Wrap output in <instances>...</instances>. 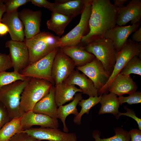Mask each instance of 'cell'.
I'll return each instance as SVG.
<instances>
[{"instance_id":"28","label":"cell","mask_w":141,"mask_h":141,"mask_svg":"<svg viewBox=\"0 0 141 141\" xmlns=\"http://www.w3.org/2000/svg\"><path fill=\"white\" fill-rule=\"evenodd\" d=\"M101 96L102 95L99 96L89 97L87 99H82L79 101L78 104L81 107V109L78 115L74 118V123L78 125H81L82 116L85 113L89 114L90 109L99 103Z\"/></svg>"},{"instance_id":"5","label":"cell","mask_w":141,"mask_h":141,"mask_svg":"<svg viewBox=\"0 0 141 141\" xmlns=\"http://www.w3.org/2000/svg\"><path fill=\"white\" fill-rule=\"evenodd\" d=\"M84 48L87 52L93 54L101 62L105 71L110 76L115 63L117 53L112 42L103 38L91 42Z\"/></svg>"},{"instance_id":"27","label":"cell","mask_w":141,"mask_h":141,"mask_svg":"<svg viewBox=\"0 0 141 141\" xmlns=\"http://www.w3.org/2000/svg\"><path fill=\"white\" fill-rule=\"evenodd\" d=\"M21 117L15 118L6 123L0 129V141H8L16 133L22 131Z\"/></svg>"},{"instance_id":"38","label":"cell","mask_w":141,"mask_h":141,"mask_svg":"<svg viewBox=\"0 0 141 141\" xmlns=\"http://www.w3.org/2000/svg\"><path fill=\"white\" fill-rule=\"evenodd\" d=\"M33 5L40 7H44L49 10L52 3L49 2L46 0H30Z\"/></svg>"},{"instance_id":"21","label":"cell","mask_w":141,"mask_h":141,"mask_svg":"<svg viewBox=\"0 0 141 141\" xmlns=\"http://www.w3.org/2000/svg\"><path fill=\"white\" fill-rule=\"evenodd\" d=\"M57 107L55 99V86H52L48 93L35 104L32 111L57 119Z\"/></svg>"},{"instance_id":"3","label":"cell","mask_w":141,"mask_h":141,"mask_svg":"<svg viewBox=\"0 0 141 141\" xmlns=\"http://www.w3.org/2000/svg\"><path fill=\"white\" fill-rule=\"evenodd\" d=\"M60 37L49 32H43L24 42L29 54V64L43 58L58 47Z\"/></svg>"},{"instance_id":"22","label":"cell","mask_w":141,"mask_h":141,"mask_svg":"<svg viewBox=\"0 0 141 141\" xmlns=\"http://www.w3.org/2000/svg\"><path fill=\"white\" fill-rule=\"evenodd\" d=\"M61 48L63 52L73 60L76 67L84 66L91 61L95 57L93 54L87 52L84 46L80 44Z\"/></svg>"},{"instance_id":"14","label":"cell","mask_w":141,"mask_h":141,"mask_svg":"<svg viewBox=\"0 0 141 141\" xmlns=\"http://www.w3.org/2000/svg\"><path fill=\"white\" fill-rule=\"evenodd\" d=\"M18 15L24 26L25 39H31L41 32L40 26L42 15L41 11H33L24 9L19 12Z\"/></svg>"},{"instance_id":"37","label":"cell","mask_w":141,"mask_h":141,"mask_svg":"<svg viewBox=\"0 0 141 141\" xmlns=\"http://www.w3.org/2000/svg\"><path fill=\"white\" fill-rule=\"evenodd\" d=\"M11 120L6 108L0 102V129L6 123Z\"/></svg>"},{"instance_id":"16","label":"cell","mask_w":141,"mask_h":141,"mask_svg":"<svg viewBox=\"0 0 141 141\" xmlns=\"http://www.w3.org/2000/svg\"><path fill=\"white\" fill-rule=\"evenodd\" d=\"M21 123L23 131L35 125L55 129H58L59 127L57 119L44 114L35 113L32 111L25 113L22 115Z\"/></svg>"},{"instance_id":"6","label":"cell","mask_w":141,"mask_h":141,"mask_svg":"<svg viewBox=\"0 0 141 141\" xmlns=\"http://www.w3.org/2000/svg\"><path fill=\"white\" fill-rule=\"evenodd\" d=\"M92 1L86 0L79 23L68 33L60 38L58 47L61 48L79 44L82 38L89 33V20L91 12Z\"/></svg>"},{"instance_id":"10","label":"cell","mask_w":141,"mask_h":141,"mask_svg":"<svg viewBox=\"0 0 141 141\" xmlns=\"http://www.w3.org/2000/svg\"><path fill=\"white\" fill-rule=\"evenodd\" d=\"M9 50V56L14 71L20 73L29 64V54L27 48L24 42L9 40L5 43Z\"/></svg>"},{"instance_id":"8","label":"cell","mask_w":141,"mask_h":141,"mask_svg":"<svg viewBox=\"0 0 141 141\" xmlns=\"http://www.w3.org/2000/svg\"><path fill=\"white\" fill-rule=\"evenodd\" d=\"M59 47L48 55L28 66L20 73L26 77L42 79L50 82L54 86V82L51 76L53 62Z\"/></svg>"},{"instance_id":"12","label":"cell","mask_w":141,"mask_h":141,"mask_svg":"<svg viewBox=\"0 0 141 141\" xmlns=\"http://www.w3.org/2000/svg\"><path fill=\"white\" fill-rule=\"evenodd\" d=\"M34 138L49 141H77L75 133H68L59 129L49 128L31 127L22 131Z\"/></svg>"},{"instance_id":"40","label":"cell","mask_w":141,"mask_h":141,"mask_svg":"<svg viewBox=\"0 0 141 141\" xmlns=\"http://www.w3.org/2000/svg\"><path fill=\"white\" fill-rule=\"evenodd\" d=\"M133 41L136 42H141V27L133 34L132 36V39Z\"/></svg>"},{"instance_id":"35","label":"cell","mask_w":141,"mask_h":141,"mask_svg":"<svg viewBox=\"0 0 141 141\" xmlns=\"http://www.w3.org/2000/svg\"><path fill=\"white\" fill-rule=\"evenodd\" d=\"M27 133L21 131L14 135L8 141H40Z\"/></svg>"},{"instance_id":"44","label":"cell","mask_w":141,"mask_h":141,"mask_svg":"<svg viewBox=\"0 0 141 141\" xmlns=\"http://www.w3.org/2000/svg\"><path fill=\"white\" fill-rule=\"evenodd\" d=\"M1 0H0V1H1Z\"/></svg>"},{"instance_id":"26","label":"cell","mask_w":141,"mask_h":141,"mask_svg":"<svg viewBox=\"0 0 141 141\" xmlns=\"http://www.w3.org/2000/svg\"><path fill=\"white\" fill-rule=\"evenodd\" d=\"M99 103L101 107L98 113L99 115L111 113L116 117L119 112L118 109L120 105L118 97L114 93L103 94Z\"/></svg>"},{"instance_id":"15","label":"cell","mask_w":141,"mask_h":141,"mask_svg":"<svg viewBox=\"0 0 141 141\" xmlns=\"http://www.w3.org/2000/svg\"><path fill=\"white\" fill-rule=\"evenodd\" d=\"M141 21L127 26L116 25L107 31L104 38L111 40L117 52L119 51L125 44L131 34L138 29Z\"/></svg>"},{"instance_id":"41","label":"cell","mask_w":141,"mask_h":141,"mask_svg":"<svg viewBox=\"0 0 141 141\" xmlns=\"http://www.w3.org/2000/svg\"><path fill=\"white\" fill-rule=\"evenodd\" d=\"M8 32L9 30L6 25L2 22H0V36H3Z\"/></svg>"},{"instance_id":"2","label":"cell","mask_w":141,"mask_h":141,"mask_svg":"<svg viewBox=\"0 0 141 141\" xmlns=\"http://www.w3.org/2000/svg\"><path fill=\"white\" fill-rule=\"evenodd\" d=\"M28 78L21 95L20 110L22 116L25 113L32 111L35 104L48 93L53 86L45 80Z\"/></svg>"},{"instance_id":"25","label":"cell","mask_w":141,"mask_h":141,"mask_svg":"<svg viewBox=\"0 0 141 141\" xmlns=\"http://www.w3.org/2000/svg\"><path fill=\"white\" fill-rule=\"evenodd\" d=\"M73 18L56 12H52L51 18L47 21L46 25L49 30L59 36L63 34L65 28Z\"/></svg>"},{"instance_id":"24","label":"cell","mask_w":141,"mask_h":141,"mask_svg":"<svg viewBox=\"0 0 141 141\" xmlns=\"http://www.w3.org/2000/svg\"><path fill=\"white\" fill-rule=\"evenodd\" d=\"M83 97L81 92L76 93L74 96L72 101L69 104L58 107L57 109V118L62 122L63 132L68 133V130L65 123V120L67 117L70 114H73L75 116L79 113L77 109V105L82 99Z\"/></svg>"},{"instance_id":"39","label":"cell","mask_w":141,"mask_h":141,"mask_svg":"<svg viewBox=\"0 0 141 141\" xmlns=\"http://www.w3.org/2000/svg\"><path fill=\"white\" fill-rule=\"evenodd\" d=\"M131 141H141V131L133 129L129 131Z\"/></svg>"},{"instance_id":"31","label":"cell","mask_w":141,"mask_h":141,"mask_svg":"<svg viewBox=\"0 0 141 141\" xmlns=\"http://www.w3.org/2000/svg\"><path fill=\"white\" fill-rule=\"evenodd\" d=\"M26 77L20 73L14 71L0 72V90L3 86L18 80H24Z\"/></svg>"},{"instance_id":"18","label":"cell","mask_w":141,"mask_h":141,"mask_svg":"<svg viewBox=\"0 0 141 141\" xmlns=\"http://www.w3.org/2000/svg\"><path fill=\"white\" fill-rule=\"evenodd\" d=\"M18 13L17 10L10 13H5L1 22L8 27L11 40L23 42L25 37L24 27L19 18Z\"/></svg>"},{"instance_id":"30","label":"cell","mask_w":141,"mask_h":141,"mask_svg":"<svg viewBox=\"0 0 141 141\" xmlns=\"http://www.w3.org/2000/svg\"><path fill=\"white\" fill-rule=\"evenodd\" d=\"M119 73L127 75L133 73L141 76V58L138 56L133 57L126 64Z\"/></svg>"},{"instance_id":"32","label":"cell","mask_w":141,"mask_h":141,"mask_svg":"<svg viewBox=\"0 0 141 141\" xmlns=\"http://www.w3.org/2000/svg\"><path fill=\"white\" fill-rule=\"evenodd\" d=\"M118 98L121 105L124 103H127L130 105L141 103V92L139 91H136L127 97L119 96Z\"/></svg>"},{"instance_id":"13","label":"cell","mask_w":141,"mask_h":141,"mask_svg":"<svg viewBox=\"0 0 141 141\" xmlns=\"http://www.w3.org/2000/svg\"><path fill=\"white\" fill-rule=\"evenodd\" d=\"M116 9L117 25L123 26L130 21L132 25L141 21V0H131L126 6L124 5Z\"/></svg>"},{"instance_id":"43","label":"cell","mask_w":141,"mask_h":141,"mask_svg":"<svg viewBox=\"0 0 141 141\" xmlns=\"http://www.w3.org/2000/svg\"><path fill=\"white\" fill-rule=\"evenodd\" d=\"M114 6L116 8L122 7L128 1V0H113Z\"/></svg>"},{"instance_id":"4","label":"cell","mask_w":141,"mask_h":141,"mask_svg":"<svg viewBox=\"0 0 141 141\" xmlns=\"http://www.w3.org/2000/svg\"><path fill=\"white\" fill-rule=\"evenodd\" d=\"M28 78L5 86L0 90V102L6 108L11 120L22 116L20 110L21 95Z\"/></svg>"},{"instance_id":"33","label":"cell","mask_w":141,"mask_h":141,"mask_svg":"<svg viewBox=\"0 0 141 141\" xmlns=\"http://www.w3.org/2000/svg\"><path fill=\"white\" fill-rule=\"evenodd\" d=\"M5 13H9L17 10L19 7L30 2V0H3Z\"/></svg>"},{"instance_id":"36","label":"cell","mask_w":141,"mask_h":141,"mask_svg":"<svg viewBox=\"0 0 141 141\" xmlns=\"http://www.w3.org/2000/svg\"><path fill=\"white\" fill-rule=\"evenodd\" d=\"M124 108L126 110V112L122 113L119 112L115 117L116 119H118L119 117L122 115H125L130 117L136 121L138 126L139 130H141V119L137 117L134 111L131 109L128 108L126 106H124Z\"/></svg>"},{"instance_id":"29","label":"cell","mask_w":141,"mask_h":141,"mask_svg":"<svg viewBox=\"0 0 141 141\" xmlns=\"http://www.w3.org/2000/svg\"><path fill=\"white\" fill-rule=\"evenodd\" d=\"M115 134L113 136L107 138L102 139L100 138V132L95 131L92 133V136L95 141H130V137L129 131L122 128L118 127L114 130Z\"/></svg>"},{"instance_id":"9","label":"cell","mask_w":141,"mask_h":141,"mask_svg":"<svg viewBox=\"0 0 141 141\" xmlns=\"http://www.w3.org/2000/svg\"><path fill=\"white\" fill-rule=\"evenodd\" d=\"M76 67L73 60L58 48L53 62L51 76L55 86L61 84L69 77Z\"/></svg>"},{"instance_id":"42","label":"cell","mask_w":141,"mask_h":141,"mask_svg":"<svg viewBox=\"0 0 141 141\" xmlns=\"http://www.w3.org/2000/svg\"><path fill=\"white\" fill-rule=\"evenodd\" d=\"M5 13V9L3 0L0 2V22H1L2 18L4 14Z\"/></svg>"},{"instance_id":"7","label":"cell","mask_w":141,"mask_h":141,"mask_svg":"<svg viewBox=\"0 0 141 141\" xmlns=\"http://www.w3.org/2000/svg\"><path fill=\"white\" fill-rule=\"evenodd\" d=\"M141 45L131 39H128L121 50L117 52L116 62L113 72L105 84L98 92V95L107 93L108 87L113 79L120 73L127 62L133 57L138 56L140 57Z\"/></svg>"},{"instance_id":"1","label":"cell","mask_w":141,"mask_h":141,"mask_svg":"<svg viewBox=\"0 0 141 141\" xmlns=\"http://www.w3.org/2000/svg\"><path fill=\"white\" fill-rule=\"evenodd\" d=\"M91 5L90 31L80 44L83 46L104 38L106 33L116 24L117 10L110 0H92Z\"/></svg>"},{"instance_id":"19","label":"cell","mask_w":141,"mask_h":141,"mask_svg":"<svg viewBox=\"0 0 141 141\" xmlns=\"http://www.w3.org/2000/svg\"><path fill=\"white\" fill-rule=\"evenodd\" d=\"M138 86L130 75L119 73L110 84L108 91L119 96L136 91Z\"/></svg>"},{"instance_id":"34","label":"cell","mask_w":141,"mask_h":141,"mask_svg":"<svg viewBox=\"0 0 141 141\" xmlns=\"http://www.w3.org/2000/svg\"><path fill=\"white\" fill-rule=\"evenodd\" d=\"M12 67L9 55L0 52V72L6 71Z\"/></svg>"},{"instance_id":"23","label":"cell","mask_w":141,"mask_h":141,"mask_svg":"<svg viewBox=\"0 0 141 141\" xmlns=\"http://www.w3.org/2000/svg\"><path fill=\"white\" fill-rule=\"evenodd\" d=\"M77 92H82V90L75 85L63 83L55 86V96L56 102L58 107L72 100Z\"/></svg>"},{"instance_id":"20","label":"cell","mask_w":141,"mask_h":141,"mask_svg":"<svg viewBox=\"0 0 141 141\" xmlns=\"http://www.w3.org/2000/svg\"><path fill=\"white\" fill-rule=\"evenodd\" d=\"M64 83L70 85H76L80 87L82 93L89 97L98 96V91L92 80L77 69L74 70Z\"/></svg>"},{"instance_id":"11","label":"cell","mask_w":141,"mask_h":141,"mask_svg":"<svg viewBox=\"0 0 141 141\" xmlns=\"http://www.w3.org/2000/svg\"><path fill=\"white\" fill-rule=\"evenodd\" d=\"M76 68L92 80L98 92L105 84L110 77L102 63L95 57L91 62Z\"/></svg>"},{"instance_id":"17","label":"cell","mask_w":141,"mask_h":141,"mask_svg":"<svg viewBox=\"0 0 141 141\" xmlns=\"http://www.w3.org/2000/svg\"><path fill=\"white\" fill-rule=\"evenodd\" d=\"M86 0H55L52 3L49 10L73 18L81 14Z\"/></svg>"}]
</instances>
